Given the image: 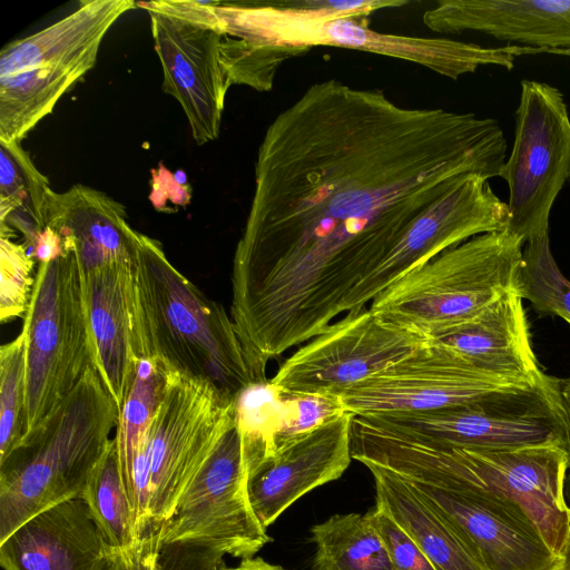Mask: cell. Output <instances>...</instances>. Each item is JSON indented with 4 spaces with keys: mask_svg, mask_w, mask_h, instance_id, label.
<instances>
[{
    "mask_svg": "<svg viewBox=\"0 0 570 570\" xmlns=\"http://www.w3.org/2000/svg\"><path fill=\"white\" fill-rule=\"evenodd\" d=\"M499 122L311 85L267 127L232 273L230 316L256 365L357 313L448 248L505 229Z\"/></svg>",
    "mask_w": 570,
    "mask_h": 570,
    "instance_id": "6da1fadb",
    "label": "cell"
},
{
    "mask_svg": "<svg viewBox=\"0 0 570 570\" xmlns=\"http://www.w3.org/2000/svg\"><path fill=\"white\" fill-rule=\"evenodd\" d=\"M352 458L440 489L475 488L520 505L550 550L562 557L570 534L564 498L567 453L560 441L510 450L446 445L393 429L373 416H355Z\"/></svg>",
    "mask_w": 570,
    "mask_h": 570,
    "instance_id": "7a4b0ae2",
    "label": "cell"
},
{
    "mask_svg": "<svg viewBox=\"0 0 570 570\" xmlns=\"http://www.w3.org/2000/svg\"><path fill=\"white\" fill-rule=\"evenodd\" d=\"M130 311L136 360L156 358L170 372L210 383L233 402L254 385H268L224 306L186 278L158 240L137 230Z\"/></svg>",
    "mask_w": 570,
    "mask_h": 570,
    "instance_id": "3957f363",
    "label": "cell"
},
{
    "mask_svg": "<svg viewBox=\"0 0 570 570\" xmlns=\"http://www.w3.org/2000/svg\"><path fill=\"white\" fill-rule=\"evenodd\" d=\"M406 1L289 0L215 2L222 31L254 45L303 53L314 46H335L421 65L456 80L483 66L508 70L528 48L514 45L483 47L448 37L386 33L368 27L364 17Z\"/></svg>",
    "mask_w": 570,
    "mask_h": 570,
    "instance_id": "277c9868",
    "label": "cell"
},
{
    "mask_svg": "<svg viewBox=\"0 0 570 570\" xmlns=\"http://www.w3.org/2000/svg\"><path fill=\"white\" fill-rule=\"evenodd\" d=\"M119 407L94 365L0 461V542L23 522L80 498L117 429Z\"/></svg>",
    "mask_w": 570,
    "mask_h": 570,
    "instance_id": "5b68a950",
    "label": "cell"
},
{
    "mask_svg": "<svg viewBox=\"0 0 570 570\" xmlns=\"http://www.w3.org/2000/svg\"><path fill=\"white\" fill-rule=\"evenodd\" d=\"M233 419L234 402L210 383L169 373L164 400L125 482L138 548H160L180 497Z\"/></svg>",
    "mask_w": 570,
    "mask_h": 570,
    "instance_id": "8992f818",
    "label": "cell"
},
{
    "mask_svg": "<svg viewBox=\"0 0 570 570\" xmlns=\"http://www.w3.org/2000/svg\"><path fill=\"white\" fill-rule=\"evenodd\" d=\"M523 246L507 229L474 236L403 275L368 307L395 325L435 338L518 291Z\"/></svg>",
    "mask_w": 570,
    "mask_h": 570,
    "instance_id": "52a82bcc",
    "label": "cell"
},
{
    "mask_svg": "<svg viewBox=\"0 0 570 570\" xmlns=\"http://www.w3.org/2000/svg\"><path fill=\"white\" fill-rule=\"evenodd\" d=\"M130 0L83 1L40 31L0 52V139L21 142L59 99L96 65L112 24Z\"/></svg>",
    "mask_w": 570,
    "mask_h": 570,
    "instance_id": "ba28073f",
    "label": "cell"
},
{
    "mask_svg": "<svg viewBox=\"0 0 570 570\" xmlns=\"http://www.w3.org/2000/svg\"><path fill=\"white\" fill-rule=\"evenodd\" d=\"M21 333L27 433L58 406L94 365L82 273L72 250L39 264Z\"/></svg>",
    "mask_w": 570,
    "mask_h": 570,
    "instance_id": "9c48e42d",
    "label": "cell"
},
{
    "mask_svg": "<svg viewBox=\"0 0 570 570\" xmlns=\"http://www.w3.org/2000/svg\"><path fill=\"white\" fill-rule=\"evenodd\" d=\"M500 177L509 188L505 229L524 244L549 233L552 206L570 177V117L558 88L521 81L513 145Z\"/></svg>",
    "mask_w": 570,
    "mask_h": 570,
    "instance_id": "30bf717a",
    "label": "cell"
},
{
    "mask_svg": "<svg viewBox=\"0 0 570 570\" xmlns=\"http://www.w3.org/2000/svg\"><path fill=\"white\" fill-rule=\"evenodd\" d=\"M136 6L150 18L164 92L180 104L197 145L217 139L230 83L212 2L160 0Z\"/></svg>",
    "mask_w": 570,
    "mask_h": 570,
    "instance_id": "8fae6325",
    "label": "cell"
},
{
    "mask_svg": "<svg viewBox=\"0 0 570 570\" xmlns=\"http://www.w3.org/2000/svg\"><path fill=\"white\" fill-rule=\"evenodd\" d=\"M430 340L370 307L347 313L288 356L268 382L279 397H337L354 384L403 360Z\"/></svg>",
    "mask_w": 570,
    "mask_h": 570,
    "instance_id": "7c38bea8",
    "label": "cell"
},
{
    "mask_svg": "<svg viewBox=\"0 0 570 570\" xmlns=\"http://www.w3.org/2000/svg\"><path fill=\"white\" fill-rule=\"evenodd\" d=\"M544 384L482 371L443 345L429 341L336 399L342 410L354 416H374L473 404Z\"/></svg>",
    "mask_w": 570,
    "mask_h": 570,
    "instance_id": "4fadbf2b",
    "label": "cell"
},
{
    "mask_svg": "<svg viewBox=\"0 0 570 570\" xmlns=\"http://www.w3.org/2000/svg\"><path fill=\"white\" fill-rule=\"evenodd\" d=\"M353 419L341 411L293 433L242 431L247 497L264 529L301 497L342 476L353 459Z\"/></svg>",
    "mask_w": 570,
    "mask_h": 570,
    "instance_id": "5bb4252c",
    "label": "cell"
},
{
    "mask_svg": "<svg viewBox=\"0 0 570 570\" xmlns=\"http://www.w3.org/2000/svg\"><path fill=\"white\" fill-rule=\"evenodd\" d=\"M202 542L234 558H252L271 538L247 497L242 430L234 419L180 497L163 542Z\"/></svg>",
    "mask_w": 570,
    "mask_h": 570,
    "instance_id": "9a60e30c",
    "label": "cell"
},
{
    "mask_svg": "<svg viewBox=\"0 0 570 570\" xmlns=\"http://www.w3.org/2000/svg\"><path fill=\"white\" fill-rule=\"evenodd\" d=\"M384 424L446 445L510 450L558 438L551 376L544 385L430 412L374 415Z\"/></svg>",
    "mask_w": 570,
    "mask_h": 570,
    "instance_id": "2e32d148",
    "label": "cell"
},
{
    "mask_svg": "<svg viewBox=\"0 0 570 570\" xmlns=\"http://www.w3.org/2000/svg\"><path fill=\"white\" fill-rule=\"evenodd\" d=\"M404 480L488 570H554L559 566L561 557L550 550L529 515L513 501L483 489H440Z\"/></svg>",
    "mask_w": 570,
    "mask_h": 570,
    "instance_id": "e0dca14e",
    "label": "cell"
},
{
    "mask_svg": "<svg viewBox=\"0 0 570 570\" xmlns=\"http://www.w3.org/2000/svg\"><path fill=\"white\" fill-rule=\"evenodd\" d=\"M433 32H480L541 53L570 57V0H443L423 14Z\"/></svg>",
    "mask_w": 570,
    "mask_h": 570,
    "instance_id": "ac0fdd59",
    "label": "cell"
},
{
    "mask_svg": "<svg viewBox=\"0 0 570 570\" xmlns=\"http://www.w3.org/2000/svg\"><path fill=\"white\" fill-rule=\"evenodd\" d=\"M111 554L81 498L39 512L0 542L3 570H105Z\"/></svg>",
    "mask_w": 570,
    "mask_h": 570,
    "instance_id": "d6986e66",
    "label": "cell"
},
{
    "mask_svg": "<svg viewBox=\"0 0 570 570\" xmlns=\"http://www.w3.org/2000/svg\"><path fill=\"white\" fill-rule=\"evenodd\" d=\"M470 365L498 375L544 384L531 345L529 323L518 291H511L472 320L430 340Z\"/></svg>",
    "mask_w": 570,
    "mask_h": 570,
    "instance_id": "ffe728a7",
    "label": "cell"
},
{
    "mask_svg": "<svg viewBox=\"0 0 570 570\" xmlns=\"http://www.w3.org/2000/svg\"><path fill=\"white\" fill-rule=\"evenodd\" d=\"M131 264L132 259L81 272L94 365L119 410L136 364L130 311Z\"/></svg>",
    "mask_w": 570,
    "mask_h": 570,
    "instance_id": "44dd1931",
    "label": "cell"
},
{
    "mask_svg": "<svg viewBox=\"0 0 570 570\" xmlns=\"http://www.w3.org/2000/svg\"><path fill=\"white\" fill-rule=\"evenodd\" d=\"M47 226L59 234L66 252L75 253L82 273L134 257L136 230L126 220L125 206L95 188L75 185L52 191Z\"/></svg>",
    "mask_w": 570,
    "mask_h": 570,
    "instance_id": "7402d4cb",
    "label": "cell"
},
{
    "mask_svg": "<svg viewBox=\"0 0 570 570\" xmlns=\"http://www.w3.org/2000/svg\"><path fill=\"white\" fill-rule=\"evenodd\" d=\"M366 468L374 478L376 504L407 532L436 570H488L404 479L379 466Z\"/></svg>",
    "mask_w": 570,
    "mask_h": 570,
    "instance_id": "603a6c76",
    "label": "cell"
},
{
    "mask_svg": "<svg viewBox=\"0 0 570 570\" xmlns=\"http://www.w3.org/2000/svg\"><path fill=\"white\" fill-rule=\"evenodd\" d=\"M52 191L20 142L0 139L1 236H13V229L20 232L30 253L47 227Z\"/></svg>",
    "mask_w": 570,
    "mask_h": 570,
    "instance_id": "cb8c5ba5",
    "label": "cell"
},
{
    "mask_svg": "<svg viewBox=\"0 0 570 570\" xmlns=\"http://www.w3.org/2000/svg\"><path fill=\"white\" fill-rule=\"evenodd\" d=\"M311 532L312 570H392L385 544L366 513L334 514Z\"/></svg>",
    "mask_w": 570,
    "mask_h": 570,
    "instance_id": "d4e9b609",
    "label": "cell"
},
{
    "mask_svg": "<svg viewBox=\"0 0 570 570\" xmlns=\"http://www.w3.org/2000/svg\"><path fill=\"white\" fill-rule=\"evenodd\" d=\"M80 498L87 503L112 554H129L138 549L134 513L122 480L115 436Z\"/></svg>",
    "mask_w": 570,
    "mask_h": 570,
    "instance_id": "484cf974",
    "label": "cell"
},
{
    "mask_svg": "<svg viewBox=\"0 0 570 570\" xmlns=\"http://www.w3.org/2000/svg\"><path fill=\"white\" fill-rule=\"evenodd\" d=\"M169 373L170 371L156 358L136 360L115 435L124 483L164 400Z\"/></svg>",
    "mask_w": 570,
    "mask_h": 570,
    "instance_id": "4316f807",
    "label": "cell"
},
{
    "mask_svg": "<svg viewBox=\"0 0 570 570\" xmlns=\"http://www.w3.org/2000/svg\"><path fill=\"white\" fill-rule=\"evenodd\" d=\"M518 293L539 314L559 316L570 325V281L554 261L549 233L524 244Z\"/></svg>",
    "mask_w": 570,
    "mask_h": 570,
    "instance_id": "83f0119b",
    "label": "cell"
},
{
    "mask_svg": "<svg viewBox=\"0 0 570 570\" xmlns=\"http://www.w3.org/2000/svg\"><path fill=\"white\" fill-rule=\"evenodd\" d=\"M26 430V351L22 333L0 348V461Z\"/></svg>",
    "mask_w": 570,
    "mask_h": 570,
    "instance_id": "f1b7e54d",
    "label": "cell"
},
{
    "mask_svg": "<svg viewBox=\"0 0 570 570\" xmlns=\"http://www.w3.org/2000/svg\"><path fill=\"white\" fill-rule=\"evenodd\" d=\"M226 554L202 542H163L157 551L111 554L105 570H215Z\"/></svg>",
    "mask_w": 570,
    "mask_h": 570,
    "instance_id": "f546056e",
    "label": "cell"
},
{
    "mask_svg": "<svg viewBox=\"0 0 570 570\" xmlns=\"http://www.w3.org/2000/svg\"><path fill=\"white\" fill-rule=\"evenodd\" d=\"M35 258L24 244L0 236V321L7 323L26 314L36 276Z\"/></svg>",
    "mask_w": 570,
    "mask_h": 570,
    "instance_id": "4dcf8cb0",
    "label": "cell"
},
{
    "mask_svg": "<svg viewBox=\"0 0 570 570\" xmlns=\"http://www.w3.org/2000/svg\"><path fill=\"white\" fill-rule=\"evenodd\" d=\"M387 550L392 570H436L415 541L380 505L366 512Z\"/></svg>",
    "mask_w": 570,
    "mask_h": 570,
    "instance_id": "1f68e13d",
    "label": "cell"
},
{
    "mask_svg": "<svg viewBox=\"0 0 570 570\" xmlns=\"http://www.w3.org/2000/svg\"><path fill=\"white\" fill-rule=\"evenodd\" d=\"M553 404L558 419V440L567 453L564 498L570 507V379L551 377Z\"/></svg>",
    "mask_w": 570,
    "mask_h": 570,
    "instance_id": "d6a6232c",
    "label": "cell"
},
{
    "mask_svg": "<svg viewBox=\"0 0 570 570\" xmlns=\"http://www.w3.org/2000/svg\"><path fill=\"white\" fill-rule=\"evenodd\" d=\"M66 253L67 252L65 250L59 234L51 227L47 226L37 238L29 254L35 258V261L42 264L51 262Z\"/></svg>",
    "mask_w": 570,
    "mask_h": 570,
    "instance_id": "836d02e7",
    "label": "cell"
},
{
    "mask_svg": "<svg viewBox=\"0 0 570 570\" xmlns=\"http://www.w3.org/2000/svg\"><path fill=\"white\" fill-rule=\"evenodd\" d=\"M222 570H286L279 566L268 563L263 558L252 557L242 559L235 567H227L225 561L222 564Z\"/></svg>",
    "mask_w": 570,
    "mask_h": 570,
    "instance_id": "e575fe53",
    "label": "cell"
},
{
    "mask_svg": "<svg viewBox=\"0 0 570 570\" xmlns=\"http://www.w3.org/2000/svg\"><path fill=\"white\" fill-rule=\"evenodd\" d=\"M554 570H570V534L559 566Z\"/></svg>",
    "mask_w": 570,
    "mask_h": 570,
    "instance_id": "d590c367",
    "label": "cell"
},
{
    "mask_svg": "<svg viewBox=\"0 0 570 570\" xmlns=\"http://www.w3.org/2000/svg\"><path fill=\"white\" fill-rule=\"evenodd\" d=\"M223 562H224V560H222V561L217 564V567L215 568V570H222V564H223Z\"/></svg>",
    "mask_w": 570,
    "mask_h": 570,
    "instance_id": "8d00e7d4",
    "label": "cell"
},
{
    "mask_svg": "<svg viewBox=\"0 0 570 570\" xmlns=\"http://www.w3.org/2000/svg\"><path fill=\"white\" fill-rule=\"evenodd\" d=\"M569 183H570V177H569Z\"/></svg>",
    "mask_w": 570,
    "mask_h": 570,
    "instance_id": "74e56055",
    "label": "cell"
}]
</instances>
